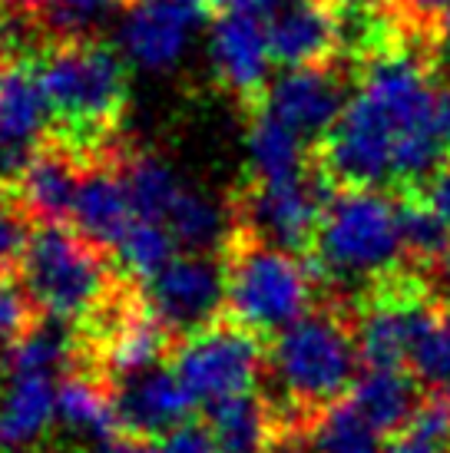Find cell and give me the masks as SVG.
<instances>
[{
    "label": "cell",
    "mask_w": 450,
    "mask_h": 453,
    "mask_svg": "<svg viewBox=\"0 0 450 453\" xmlns=\"http://www.w3.org/2000/svg\"><path fill=\"white\" fill-rule=\"evenodd\" d=\"M358 83L338 127L314 146L331 189L417 192L447 159L438 110V60L404 24L354 60Z\"/></svg>",
    "instance_id": "obj_1"
},
{
    "label": "cell",
    "mask_w": 450,
    "mask_h": 453,
    "mask_svg": "<svg viewBox=\"0 0 450 453\" xmlns=\"http://www.w3.org/2000/svg\"><path fill=\"white\" fill-rule=\"evenodd\" d=\"M354 304L328 295L305 318L265 344V390L282 441L308 437L331 403L345 401L361 378Z\"/></svg>",
    "instance_id": "obj_2"
},
{
    "label": "cell",
    "mask_w": 450,
    "mask_h": 453,
    "mask_svg": "<svg viewBox=\"0 0 450 453\" xmlns=\"http://www.w3.org/2000/svg\"><path fill=\"white\" fill-rule=\"evenodd\" d=\"M37 80L50 103V136L87 163H97L123 146L129 70L126 57L103 37L57 40L40 57Z\"/></svg>",
    "instance_id": "obj_3"
},
{
    "label": "cell",
    "mask_w": 450,
    "mask_h": 453,
    "mask_svg": "<svg viewBox=\"0 0 450 453\" xmlns=\"http://www.w3.org/2000/svg\"><path fill=\"white\" fill-rule=\"evenodd\" d=\"M312 265L328 295L354 302L361 291L407 272L398 192L335 189L322 212Z\"/></svg>",
    "instance_id": "obj_4"
},
{
    "label": "cell",
    "mask_w": 450,
    "mask_h": 453,
    "mask_svg": "<svg viewBox=\"0 0 450 453\" xmlns=\"http://www.w3.org/2000/svg\"><path fill=\"white\" fill-rule=\"evenodd\" d=\"M222 265L229 298L225 315L259 334L265 344L328 298L312 258L285 252L238 226L225 242Z\"/></svg>",
    "instance_id": "obj_5"
},
{
    "label": "cell",
    "mask_w": 450,
    "mask_h": 453,
    "mask_svg": "<svg viewBox=\"0 0 450 453\" xmlns=\"http://www.w3.org/2000/svg\"><path fill=\"white\" fill-rule=\"evenodd\" d=\"M20 281L40 315L80 327L120 291L126 275L110 255L93 249L70 226H37L20 265Z\"/></svg>",
    "instance_id": "obj_6"
},
{
    "label": "cell",
    "mask_w": 450,
    "mask_h": 453,
    "mask_svg": "<svg viewBox=\"0 0 450 453\" xmlns=\"http://www.w3.org/2000/svg\"><path fill=\"white\" fill-rule=\"evenodd\" d=\"M173 371L196 403L213 407L238 394H252L262 384L265 341L225 315L213 327L175 344Z\"/></svg>",
    "instance_id": "obj_7"
},
{
    "label": "cell",
    "mask_w": 450,
    "mask_h": 453,
    "mask_svg": "<svg viewBox=\"0 0 450 453\" xmlns=\"http://www.w3.org/2000/svg\"><path fill=\"white\" fill-rule=\"evenodd\" d=\"M331 192H335L331 182L314 165L305 179H288V182L245 179L236 192H229V205L238 228L259 235L262 242H272L285 252L308 258Z\"/></svg>",
    "instance_id": "obj_8"
},
{
    "label": "cell",
    "mask_w": 450,
    "mask_h": 453,
    "mask_svg": "<svg viewBox=\"0 0 450 453\" xmlns=\"http://www.w3.org/2000/svg\"><path fill=\"white\" fill-rule=\"evenodd\" d=\"M139 288L150 315L173 334L175 344L222 321L229 304L222 255H175Z\"/></svg>",
    "instance_id": "obj_9"
},
{
    "label": "cell",
    "mask_w": 450,
    "mask_h": 453,
    "mask_svg": "<svg viewBox=\"0 0 450 453\" xmlns=\"http://www.w3.org/2000/svg\"><path fill=\"white\" fill-rule=\"evenodd\" d=\"M354 83H358V70L351 60L295 66L272 80L262 106L288 129H295L308 146H318L348 110Z\"/></svg>",
    "instance_id": "obj_10"
},
{
    "label": "cell",
    "mask_w": 450,
    "mask_h": 453,
    "mask_svg": "<svg viewBox=\"0 0 450 453\" xmlns=\"http://www.w3.org/2000/svg\"><path fill=\"white\" fill-rule=\"evenodd\" d=\"M50 127V103L34 64H0V196L20 189Z\"/></svg>",
    "instance_id": "obj_11"
},
{
    "label": "cell",
    "mask_w": 450,
    "mask_h": 453,
    "mask_svg": "<svg viewBox=\"0 0 450 453\" xmlns=\"http://www.w3.org/2000/svg\"><path fill=\"white\" fill-rule=\"evenodd\" d=\"M209 60L215 83L249 116L259 110L272 87V47L268 24L242 11H219L209 30Z\"/></svg>",
    "instance_id": "obj_12"
},
{
    "label": "cell",
    "mask_w": 450,
    "mask_h": 453,
    "mask_svg": "<svg viewBox=\"0 0 450 453\" xmlns=\"http://www.w3.org/2000/svg\"><path fill=\"white\" fill-rule=\"evenodd\" d=\"M112 407L120 417L126 441H152L169 430L182 427L196 414V397L179 380L173 367H152L146 374L110 384Z\"/></svg>",
    "instance_id": "obj_13"
},
{
    "label": "cell",
    "mask_w": 450,
    "mask_h": 453,
    "mask_svg": "<svg viewBox=\"0 0 450 453\" xmlns=\"http://www.w3.org/2000/svg\"><path fill=\"white\" fill-rule=\"evenodd\" d=\"M268 47L288 70L348 60L345 27L328 0H282L268 20Z\"/></svg>",
    "instance_id": "obj_14"
},
{
    "label": "cell",
    "mask_w": 450,
    "mask_h": 453,
    "mask_svg": "<svg viewBox=\"0 0 450 453\" xmlns=\"http://www.w3.org/2000/svg\"><path fill=\"white\" fill-rule=\"evenodd\" d=\"M120 150L83 165V179H80L74 215H70V228L76 235L87 239L93 249L106 252L110 258L136 222V209H133V199H129L123 173H120Z\"/></svg>",
    "instance_id": "obj_15"
},
{
    "label": "cell",
    "mask_w": 450,
    "mask_h": 453,
    "mask_svg": "<svg viewBox=\"0 0 450 453\" xmlns=\"http://www.w3.org/2000/svg\"><path fill=\"white\" fill-rule=\"evenodd\" d=\"M199 24L173 0H136L120 30L123 57L143 70H169L186 57Z\"/></svg>",
    "instance_id": "obj_16"
},
{
    "label": "cell",
    "mask_w": 450,
    "mask_h": 453,
    "mask_svg": "<svg viewBox=\"0 0 450 453\" xmlns=\"http://www.w3.org/2000/svg\"><path fill=\"white\" fill-rule=\"evenodd\" d=\"M60 380L7 374L0 388V453H37L50 443Z\"/></svg>",
    "instance_id": "obj_17"
},
{
    "label": "cell",
    "mask_w": 450,
    "mask_h": 453,
    "mask_svg": "<svg viewBox=\"0 0 450 453\" xmlns=\"http://www.w3.org/2000/svg\"><path fill=\"white\" fill-rule=\"evenodd\" d=\"M80 179H83V159L50 136L40 146L37 159L27 169L24 182L13 196L37 226H70Z\"/></svg>",
    "instance_id": "obj_18"
},
{
    "label": "cell",
    "mask_w": 450,
    "mask_h": 453,
    "mask_svg": "<svg viewBox=\"0 0 450 453\" xmlns=\"http://www.w3.org/2000/svg\"><path fill=\"white\" fill-rule=\"evenodd\" d=\"M348 397L384 441H394L411 427L417 411L424 407L427 390L404 367H364Z\"/></svg>",
    "instance_id": "obj_19"
},
{
    "label": "cell",
    "mask_w": 450,
    "mask_h": 453,
    "mask_svg": "<svg viewBox=\"0 0 450 453\" xmlns=\"http://www.w3.org/2000/svg\"><path fill=\"white\" fill-rule=\"evenodd\" d=\"M245 119H249V133H245L249 182H288L312 173L314 146H308L295 129H288L265 106L252 110Z\"/></svg>",
    "instance_id": "obj_20"
},
{
    "label": "cell",
    "mask_w": 450,
    "mask_h": 453,
    "mask_svg": "<svg viewBox=\"0 0 450 453\" xmlns=\"http://www.w3.org/2000/svg\"><path fill=\"white\" fill-rule=\"evenodd\" d=\"M206 427L219 453H275L282 443L275 414L255 390L206 407Z\"/></svg>",
    "instance_id": "obj_21"
},
{
    "label": "cell",
    "mask_w": 450,
    "mask_h": 453,
    "mask_svg": "<svg viewBox=\"0 0 450 453\" xmlns=\"http://www.w3.org/2000/svg\"><path fill=\"white\" fill-rule=\"evenodd\" d=\"M120 173H123L126 192L133 199L136 219L166 226L173 205L179 202L182 189H186V182L179 179V173L166 163L159 152L133 150L129 142L120 150Z\"/></svg>",
    "instance_id": "obj_22"
},
{
    "label": "cell",
    "mask_w": 450,
    "mask_h": 453,
    "mask_svg": "<svg viewBox=\"0 0 450 453\" xmlns=\"http://www.w3.org/2000/svg\"><path fill=\"white\" fill-rule=\"evenodd\" d=\"M312 453H388V441L377 434L351 403V397L331 403L308 430Z\"/></svg>",
    "instance_id": "obj_23"
},
{
    "label": "cell",
    "mask_w": 450,
    "mask_h": 453,
    "mask_svg": "<svg viewBox=\"0 0 450 453\" xmlns=\"http://www.w3.org/2000/svg\"><path fill=\"white\" fill-rule=\"evenodd\" d=\"M400 205V232L404 249L414 272L424 275L434 262L450 252V228L440 222V215L421 199V192H398Z\"/></svg>",
    "instance_id": "obj_24"
},
{
    "label": "cell",
    "mask_w": 450,
    "mask_h": 453,
    "mask_svg": "<svg viewBox=\"0 0 450 453\" xmlns=\"http://www.w3.org/2000/svg\"><path fill=\"white\" fill-rule=\"evenodd\" d=\"M179 245H175L173 232L159 222H146V219H136L133 228L126 232V239L120 242V249L112 255V262L120 265V272L133 281H150L163 272L166 265L173 262Z\"/></svg>",
    "instance_id": "obj_25"
},
{
    "label": "cell",
    "mask_w": 450,
    "mask_h": 453,
    "mask_svg": "<svg viewBox=\"0 0 450 453\" xmlns=\"http://www.w3.org/2000/svg\"><path fill=\"white\" fill-rule=\"evenodd\" d=\"M37 222L30 219L17 196H0V278L20 275Z\"/></svg>",
    "instance_id": "obj_26"
},
{
    "label": "cell",
    "mask_w": 450,
    "mask_h": 453,
    "mask_svg": "<svg viewBox=\"0 0 450 453\" xmlns=\"http://www.w3.org/2000/svg\"><path fill=\"white\" fill-rule=\"evenodd\" d=\"M126 453H219L209 427L199 420H189L182 427L169 430L163 437H152V441H136L129 443Z\"/></svg>",
    "instance_id": "obj_27"
},
{
    "label": "cell",
    "mask_w": 450,
    "mask_h": 453,
    "mask_svg": "<svg viewBox=\"0 0 450 453\" xmlns=\"http://www.w3.org/2000/svg\"><path fill=\"white\" fill-rule=\"evenodd\" d=\"M345 24H361V20H388L404 17V0H328Z\"/></svg>",
    "instance_id": "obj_28"
},
{
    "label": "cell",
    "mask_w": 450,
    "mask_h": 453,
    "mask_svg": "<svg viewBox=\"0 0 450 453\" xmlns=\"http://www.w3.org/2000/svg\"><path fill=\"white\" fill-rule=\"evenodd\" d=\"M450 13V0H404V24L414 37L427 34L431 27Z\"/></svg>",
    "instance_id": "obj_29"
},
{
    "label": "cell",
    "mask_w": 450,
    "mask_h": 453,
    "mask_svg": "<svg viewBox=\"0 0 450 453\" xmlns=\"http://www.w3.org/2000/svg\"><path fill=\"white\" fill-rule=\"evenodd\" d=\"M417 192H421V199L440 215V222L450 228V159H444V163L438 165V173L427 179Z\"/></svg>",
    "instance_id": "obj_30"
},
{
    "label": "cell",
    "mask_w": 450,
    "mask_h": 453,
    "mask_svg": "<svg viewBox=\"0 0 450 453\" xmlns=\"http://www.w3.org/2000/svg\"><path fill=\"white\" fill-rule=\"evenodd\" d=\"M438 110H440V136L450 159V60L438 66Z\"/></svg>",
    "instance_id": "obj_31"
},
{
    "label": "cell",
    "mask_w": 450,
    "mask_h": 453,
    "mask_svg": "<svg viewBox=\"0 0 450 453\" xmlns=\"http://www.w3.org/2000/svg\"><path fill=\"white\" fill-rule=\"evenodd\" d=\"M424 281H427V288H431V295H434L440 304H447L450 308V252L444 255L440 262H434L431 268H427Z\"/></svg>",
    "instance_id": "obj_32"
},
{
    "label": "cell",
    "mask_w": 450,
    "mask_h": 453,
    "mask_svg": "<svg viewBox=\"0 0 450 453\" xmlns=\"http://www.w3.org/2000/svg\"><path fill=\"white\" fill-rule=\"evenodd\" d=\"M173 4L189 11L196 20H209V24H213V17L219 13V0H173Z\"/></svg>",
    "instance_id": "obj_33"
},
{
    "label": "cell",
    "mask_w": 450,
    "mask_h": 453,
    "mask_svg": "<svg viewBox=\"0 0 450 453\" xmlns=\"http://www.w3.org/2000/svg\"><path fill=\"white\" fill-rule=\"evenodd\" d=\"M275 453H312V447H308V441H305V437H295V441L278 443Z\"/></svg>",
    "instance_id": "obj_34"
},
{
    "label": "cell",
    "mask_w": 450,
    "mask_h": 453,
    "mask_svg": "<svg viewBox=\"0 0 450 453\" xmlns=\"http://www.w3.org/2000/svg\"><path fill=\"white\" fill-rule=\"evenodd\" d=\"M37 453H87V450H80V447H74V443H47L43 450H37Z\"/></svg>",
    "instance_id": "obj_35"
},
{
    "label": "cell",
    "mask_w": 450,
    "mask_h": 453,
    "mask_svg": "<svg viewBox=\"0 0 450 453\" xmlns=\"http://www.w3.org/2000/svg\"><path fill=\"white\" fill-rule=\"evenodd\" d=\"M0 388H4V374H0Z\"/></svg>",
    "instance_id": "obj_36"
},
{
    "label": "cell",
    "mask_w": 450,
    "mask_h": 453,
    "mask_svg": "<svg viewBox=\"0 0 450 453\" xmlns=\"http://www.w3.org/2000/svg\"><path fill=\"white\" fill-rule=\"evenodd\" d=\"M222 4H229V0H219V7H222Z\"/></svg>",
    "instance_id": "obj_37"
}]
</instances>
